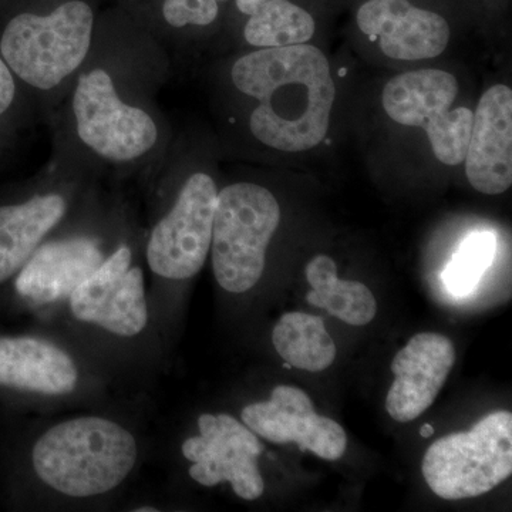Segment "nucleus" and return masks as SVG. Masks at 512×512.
<instances>
[{"label":"nucleus","instance_id":"nucleus-15","mask_svg":"<svg viewBox=\"0 0 512 512\" xmlns=\"http://www.w3.org/2000/svg\"><path fill=\"white\" fill-rule=\"evenodd\" d=\"M106 255L99 242L73 237L36 249L13 278L15 292L26 302L45 305L69 299L70 293L99 268Z\"/></svg>","mask_w":512,"mask_h":512},{"label":"nucleus","instance_id":"nucleus-8","mask_svg":"<svg viewBox=\"0 0 512 512\" xmlns=\"http://www.w3.org/2000/svg\"><path fill=\"white\" fill-rule=\"evenodd\" d=\"M217 200L218 188L210 175L195 173L185 181L173 208L148 238L146 258L154 274L183 281L201 271L211 251Z\"/></svg>","mask_w":512,"mask_h":512},{"label":"nucleus","instance_id":"nucleus-19","mask_svg":"<svg viewBox=\"0 0 512 512\" xmlns=\"http://www.w3.org/2000/svg\"><path fill=\"white\" fill-rule=\"evenodd\" d=\"M239 12L249 16L244 36L249 45H302L315 35V20L289 0H237Z\"/></svg>","mask_w":512,"mask_h":512},{"label":"nucleus","instance_id":"nucleus-14","mask_svg":"<svg viewBox=\"0 0 512 512\" xmlns=\"http://www.w3.org/2000/svg\"><path fill=\"white\" fill-rule=\"evenodd\" d=\"M466 174L481 194H503L512 184V90L495 84L481 96L473 114Z\"/></svg>","mask_w":512,"mask_h":512},{"label":"nucleus","instance_id":"nucleus-7","mask_svg":"<svg viewBox=\"0 0 512 512\" xmlns=\"http://www.w3.org/2000/svg\"><path fill=\"white\" fill-rule=\"evenodd\" d=\"M73 114L80 141L106 160L127 163L156 146V121L147 111L121 100L106 70L93 69L79 77Z\"/></svg>","mask_w":512,"mask_h":512},{"label":"nucleus","instance_id":"nucleus-1","mask_svg":"<svg viewBox=\"0 0 512 512\" xmlns=\"http://www.w3.org/2000/svg\"><path fill=\"white\" fill-rule=\"evenodd\" d=\"M231 77L239 92L258 101L249 128L259 143L301 153L325 140L336 87L318 47H261L239 57Z\"/></svg>","mask_w":512,"mask_h":512},{"label":"nucleus","instance_id":"nucleus-6","mask_svg":"<svg viewBox=\"0 0 512 512\" xmlns=\"http://www.w3.org/2000/svg\"><path fill=\"white\" fill-rule=\"evenodd\" d=\"M458 90L456 77L444 70L402 73L384 86L383 109L396 123L424 130L440 163L460 165L467 156L473 111L451 110Z\"/></svg>","mask_w":512,"mask_h":512},{"label":"nucleus","instance_id":"nucleus-10","mask_svg":"<svg viewBox=\"0 0 512 512\" xmlns=\"http://www.w3.org/2000/svg\"><path fill=\"white\" fill-rule=\"evenodd\" d=\"M70 311L80 322L92 323L111 335L133 338L148 325L144 272L133 265L127 245L104 258L99 268L69 296Z\"/></svg>","mask_w":512,"mask_h":512},{"label":"nucleus","instance_id":"nucleus-11","mask_svg":"<svg viewBox=\"0 0 512 512\" xmlns=\"http://www.w3.org/2000/svg\"><path fill=\"white\" fill-rule=\"evenodd\" d=\"M242 423L256 436L275 444H298L323 460L335 461L345 454V430L329 417L319 416L308 394L298 387H275L268 402L248 404Z\"/></svg>","mask_w":512,"mask_h":512},{"label":"nucleus","instance_id":"nucleus-20","mask_svg":"<svg viewBox=\"0 0 512 512\" xmlns=\"http://www.w3.org/2000/svg\"><path fill=\"white\" fill-rule=\"evenodd\" d=\"M272 342L285 362L306 372H322L336 359L335 342L320 316L285 313L275 325Z\"/></svg>","mask_w":512,"mask_h":512},{"label":"nucleus","instance_id":"nucleus-4","mask_svg":"<svg viewBox=\"0 0 512 512\" xmlns=\"http://www.w3.org/2000/svg\"><path fill=\"white\" fill-rule=\"evenodd\" d=\"M279 222L281 208L268 188L237 183L218 191L210 252L224 291L244 293L258 284Z\"/></svg>","mask_w":512,"mask_h":512},{"label":"nucleus","instance_id":"nucleus-2","mask_svg":"<svg viewBox=\"0 0 512 512\" xmlns=\"http://www.w3.org/2000/svg\"><path fill=\"white\" fill-rule=\"evenodd\" d=\"M138 451L136 437L123 424L79 416L43 431L29 460L37 480L55 493L93 498L127 480L137 466Z\"/></svg>","mask_w":512,"mask_h":512},{"label":"nucleus","instance_id":"nucleus-9","mask_svg":"<svg viewBox=\"0 0 512 512\" xmlns=\"http://www.w3.org/2000/svg\"><path fill=\"white\" fill-rule=\"evenodd\" d=\"M198 436L184 441L183 454L191 463L190 477L205 487L231 484L242 500L254 501L265 490L258 468L264 451L254 431L229 414H202Z\"/></svg>","mask_w":512,"mask_h":512},{"label":"nucleus","instance_id":"nucleus-24","mask_svg":"<svg viewBox=\"0 0 512 512\" xmlns=\"http://www.w3.org/2000/svg\"><path fill=\"white\" fill-rule=\"evenodd\" d=\"M434 427L430 426V424H424L420 429V436L424 437V439H429V437L433 436Z\"/></svg>","mask_w":512,"mask_h":512},{"label":"nucleus","instance_id":"nucleus-21","mask_svg":"<svg viewBox=\"0 0 512 512\" xmlns=\"http://www.w3.org/2000/svg\"><path fill=\"white\" fill-rule=\"evenodd\" d=\"M497 241L493 232H474L461 244L443 272L448 291L457 296L476 289L485 271L493 264Z\"/></svg>","mask_w":512,"mask_h":512},{"label":"nucleus","instance_id":"nucleus-5","mask_svg":"<svg viewBox=\"0 0 512 512\" xmlns=\"http://www.w3.org/2000/svg\"><path fill=\"white\" fill-rule=\"evenodd\" d=\"M421 470L430 490L443 500L490 493L512 474V414H488L470 431L434 441Z\"/></svg>","mask_w":512,"mask_h":512},{"label":"nucleus","instance_id":"nucleus-26","mask_svg":"<svg viewBox=\"0 0 512 512\" xmlns=\"http://www.w3.org/2000/svg\"><path fill=\"white\" fill-rule=\"evenodd\" d=\"M284 367H285V369H291V367H292V366H291V365H289V363H288V362H285V363H284Z\"/></svg>","mask_w":512,"mask_h":512},{"label":"nucleus","instance_id":"nucleus-16","mask_svg":"<svg viewBox=\"0 0 512 512\" xmlns=\"http://www.w3.org/2000/svg\"><path fill=\"white\" fill-rule=\"evenodd\" d=\"M79 379L73 357L55 343L0 335V393L63 396L76 390Z\"/></svg>","mask_w":512,"mask_h":512},{"label":"nucleus","instance_id":"nucleus-23","mask_svg":"<svg viewBox=\"0 0 512 512\" xmlns=\"http://www.w3.org/2000/svg\"><path fill=\"white\" fill-rule=\"evenodd\" d=\"M16 84L12 70L0 57V116L12 106L15 100Z\"/></svg>","mask_w":512,"mask_h":512},{"label":"nucleus","instance_id":"nucleus-3","mask_svg":"<svg viewBox=\"0 0 512 512\" xmlns=\"http://www.w3.org/2000/svg\"><path fill=\"white\" fill-rule=\"evenodd\" d=\"M93 29V10L82 0H69L46 16L22 13L3 32L2 59L22 82L47 92L82 66Z\"/></svg>","mask_w":512,"mask_h":512},{"label":"nucleus","instance_id":"nucleus-12","mask_svg":"<svg viewBox=\"0 0 512 512\" xmlns=\"http://www.w3.org/2000/svg\"><path fill=\"white\" fill-rule=\"evenodd\" d=\"M456 362L451 340L440 333H417L392 363L394 382L386 399L387 413L409 423L434 403Z\"/></svg>","mask_w":512,"mask_h":512},{"label":"nucleus","instance_id":"nucleus-13","mask_svg":"<svg viewBox=\"0 0 512 512\" xmlns=\"http://www.w3.org/2000/svg\"><path fill=\"white\" fill-rule=\"evenodd\" d=\"M356 19L359 29L394 60L433 59L450 42L447 20L409 0H369L360 6Z\"/></svg>","mask_w":512,"mask_h":512},{"label":"nucleus","instance_id":"nucleus-17","mask_svg":"<svg viewBox=\"0 0 512 512\" xmlns=\"http://www.w3.org/2000/svg\"><path fill=\"white\" fill-rule=\"evenodd\" d=\"M66 211L67 202L57 192L0 205V286L18 275Z\"/></svg>","mask_w":512,"mask_h":512},{"label":"nucleus","instance_id":"nucleus-22","mask_svg":"<svg viewBox=\"0 0 512 512\" xmlns=\"http://www.w3.org/2000/svg\"><path fill=\"white\" fill-rule=\"evenodd\" d=\"M225 0H164L163 16L173 28L208 26L217 19Z\"/></svg>","mask_w":512,"mask_h":512},{"label":"nucleus","instance_id":"nucleus-25","mask_svg":"<svg viewBox=\"0 0 512 512\" xmlns=\"http://www.w3.org/2000/svg\"><path fill=\"white\" fill-rule=\"evenodd\" d=\"M138 512H156V508H153V507H148V508H143V507H140V508H137Z\"/></svg>","mask_w":512,"mask_h":512},{"label":"nucleus","instance_id":"nucleus-18","mask_svg":"<svg viewBox=\"0 0 512 512\" xmlns=\"http://www.w3.org/2000/svg\"><path fill=\"white\" fill-rule=\"evenodd\" d=\"M312 291L306 301L316 308L352 326H365L375 319L377 302L372 291L357 281L338 278L335 261L328 255H316L305 269Z\"/></svg>","mask_w":512,"mask_h":512}]
</instances>
